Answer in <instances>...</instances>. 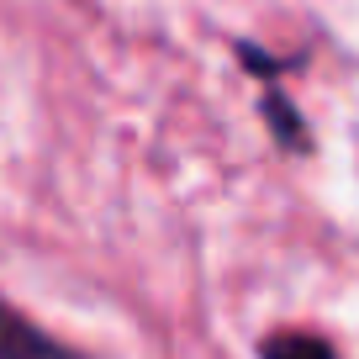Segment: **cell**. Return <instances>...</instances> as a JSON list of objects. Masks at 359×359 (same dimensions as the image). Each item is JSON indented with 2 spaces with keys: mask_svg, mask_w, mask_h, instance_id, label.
Listing matches in <instances>:
<instances>
[{
  "mask_svg": "<svg viewBox=\"0 0 359 359\" xmlns=\"http://www.w3.org/2000/svg\"><path fill=\"white\" fill-rule=\"evenodd\" d=\"M0 359H85L69 344H58L48 327H37L32 317H22L6 296H0Z\"/></svg>",
  "mask_w": 359,
  "mask_h": 359,
  "instance_id": "cell-1",
  "label": "cell"
},
{
  "mask_svg": "<svg viewBox=\"0 0 359 359\" xmlns=\"http://www.w3.org/2000/svg\"><path fill=\"white\" fill-rule=\"evenodd\" d=\"M259 116H264V127L275 133V143H280L285 154H306V148H312V133H306L302 111L291 106V95L275 90V79H269L264 95H259Z\"/></svg>",
  "mask_w": 359,
  "mask_h": 359,
  "instance_id": "cell-2",
  "label": "cell"
},
{
  "mask_svg": "<svg viewBox=\"0 0 359 359\" xmlns=\"http://www.w3.org/2000/svg\"><path fill=\"white\" fill-rule=\"evenodd\" d=\"M259 359H338V348L317 333H269L259 344Z\"/></svg>",
  "mask_w": 359,
  "mask_h": 359,
  "instance_id": "cell-3",
  "label": "cell"
},
{
  "mask_svg": "<svg viewBox=\"0 0 359 359\" xmlns=\"http://www.w3.org/2000/svg\"><path fill=\"white\" fill-rule=\"evenodd\" d=\"M238 64H243L248 74H259V79H275V74H285V69H291L285 58H269L259 43H238Z\"/></svg>",
  "mask_w": 359,
  "mask_h": 359,
  "instance_id": "cell-4",
  "label": "cell"
}]
</instances>
